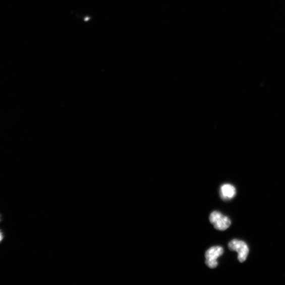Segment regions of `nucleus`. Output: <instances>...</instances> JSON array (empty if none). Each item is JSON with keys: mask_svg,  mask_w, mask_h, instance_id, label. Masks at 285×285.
I'll list each match as a JSON object with an SVG mask.
<instances>
[{"mask_svg": "<svg viewBox=\"0 0 285 285\" xmlns=\"http://www.w3.org/2000/svg\"><path fill=\"white\" fill-rule=\"evenodd\" d=\"M210 222L213 224L215 230L224 231L231 225V220L227 216L218 211H213L209 216Z\"/></svg>", "mask_w": 285, "mask_h": 285, "instance_id": "f257e3e1", "label": "nucleus"}, {"mask_svg": "<svg viewBox=\"0 0 285 285\" xmlns=\"http://www.w3.org/2000/svg\"><path fill=\"white\" fill-rule=\"evenodd\" d=\"M228 247L231 250L238 253V259L241 263H243L246 260L249 254V248L246 243L234 239L228 244Z\"/></svg>", "mask_w": 285, "mask_h": 285, "instance_id": "f03ea898", "label": "nucleus"}, {"mask_svg": "<svg viewBox=\"0 0 285 285\" xmlns=\"http://www.w3.org/2000/svg\"><path fill=\"white\" fill-rule=\"evenodd\" d=\"M223 249L220 246L212 247L209 249L205 254L206 264L210 268L217 267V259L223 254Z\"/></svg>", "mask_w": 285, "mask_h": 285, "instance_id": "7ed1b4c3", "label": "nucleus"}, {"mask_svg": "<svg viewBox=\"0 0 285 285\" xmlns=\"http://www.w3.org/2000/svg\"><path fill=\"white\" fill-rule=\"evenodd\" d=\"M220 196L224 200L232 199L236 195V188L232 185L224 184L220 188Z\"/></svg>", "mask_w": 285, "mask_h": 285, "instance_id": "20e7f679", "label": "nucleus"}]
</instances>
